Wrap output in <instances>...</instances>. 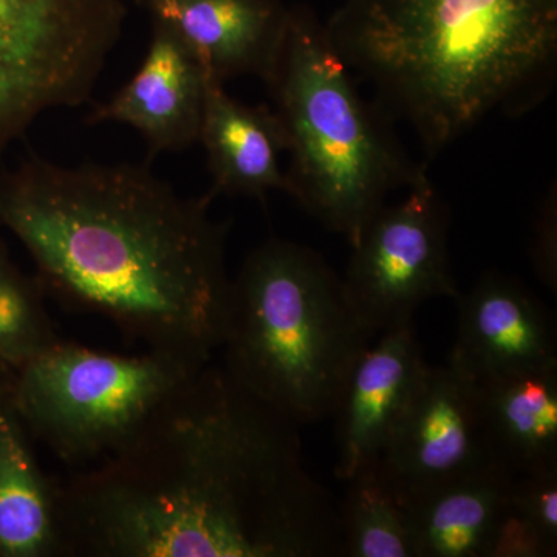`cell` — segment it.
Listing matches in <instances>:
<instances>
[{
  "instance_id": "6da1fadb",
  "label": "cell",
  "mask_w": 557,
  "mask_h": 557,
  "mask_svg": "<svg viewBox=\"0 0 557 557\" xmlns=\"http://www.w3.org/2000/svg\"><path fill=\"white\" fill-rule=\"evenodd\" d=\"M299 424L209 362L126 445L58 483L65 556H343Z\"/></svg>"
},
{
  "instance_id": "7a4b0ae2",
  "label": "cell",
  "mask_w": 557,
  "mask_h": 557,
  "mask_svg": "<svg viewBox=\"0 0 557 557\" xmlns=\"http://www.w3.org/2000/svg\"><path fill=\"white\" fill-rule=\"evenodd\" d=\"M182 196L149 161L0 171V226L24 245L47 296L97 314L143 350L212 361L228 314L230 222Z\"/></svg>"
},
{
  "instance_id": "3957f363",
  "label": "cell",
  "mask_w": 557,
  "mask_h": 557,
  "mask_svg": "<svg viewBox=\"0 0 557 557\" xmlns=\"http://www.w3.org/2000/svg\"><path fill=\"white\" fill-rule=\"evenodd\" d=\"M324 30L429 157L491 113L528 112L555 79L557 0H344Z\"/></svg>"
},
{
  "instance_id": "277c9868",
  "label": "cell",
  "mask_w": 557,
  "mask_h": 557,
  "mask_svg": "<svg viewBox=\"0 0 557 557\" xmlns=\"http://www.w3.org/2000/svg\"><path fill=\"white\" fill-rule=\"evenodd\" d=\"M373 338L327 260L306 245L269 239L231 278L219 350L231 379L300 426L332 417Z\"/></svg>"
},
{
  "instance_id": "5b68a950",
  "label": "cell",
  "mask_w": 557,
  "mask_h": 557,
  "mask_svg": "<svg viewBox=\"0 0 557 557\" xmlns=\"http://www.w3.org/2000/svg\"><path fill=\"white\" fill-rule=\"evenodd\" d=\"M267 86L288 138V196L354 247L388 194L408 188L424 166L362 100L309 7H292Z\"/></svg>"
},
{
  "instance_id": "8992f818",
  "label": "cell",
  "mask_w": 557,
  "mask_h": 557,
  "mask_svg": "<svg viewBox=\"0 0 557 557\" xmlns=\"http://www.w3.org/2000/svg\"><path fill=\"white\" fill-rule=\"evenodd\" d=\"M205 366L164 351L121 355L58 339L14 370L11 408L60 460L98 463Z\"/></svg>"
},
{
  "instance_id": "52a82bcc",
  "label": "cell",
  "mask_w": 557,
  "mask_h": 557,
  "mask_svg": "<svg viewBox=\"0 0 557 557\" xmlns=\"http://www.w3.org/2000/svg\"><path fill=\"white\" fill-rule=\"evenodd\" d=\"M127 14L123 0H0V150L90 101Z\"/></svg>"
},
{
  "instance_id": "ba28073f",
  "label": "cell",
  "mask_w": 557,
  "mask_h": 557,
  "mask_svg": "<svg viewBox=\"0 0 557 557\" xmlns=\"http://www.w3.org/2000/svg\"><path fill=\"white\" fill-rule=\"evenodd\" d=\"M449 215L423 168L405 199L384 203L351 247L344 292L369 332L410 324L421 304L458 296L448 245Z\"/></svg>"
},
{
  "instance_id": "9c48e42d",
  "label": "cell",
  "mask_w": 557,
  "mask_h": 557,
  "mask_svg": "<svg viewBox=\"0 0 557 557\" xmlns=\"http://www.w3.org/2000/svg\"><path fill=\"white\" fill-rule=\"evenodd\" d=\"M487 461L479 384L449 362L429 366L376 461L381 474L405 502Z\"/></svg>"
},
{
  "instance_id": "30bf717a",
  "label": "cell",
  "mask_w": 557,
  "mask_h": 557,
  "mask_svg": "<svg viewBox=\"0 0 557 557\" xmlns=\"http://www.w3.org/2000/svg\"><path fill=\"white\" fill-rule=\"evenodd\" d=\"M456 300L448 362L458 372L482 384L557 368L555 321L518 278L490 271Z\"/></svg>"
},
{
  "instance_id": "8fae6325",
  "label": "cell",
  "mask_w": 557,
  "mask_h": 557,
  "mask_svg": "<svg viewBox=\"0 0 557 557\" xmlns=\"http://www.w3.org/2000/svg\"><path fill=\"white\" fill-rule=\"evenodd\" d=\"M203 70L226 86L239 76L269 83L287 38L292 7L282 0H138Z\"/></svg>"
},
{
  "instance_id": "7c38bea8",
  "label": "cell",
  "mask_w": 557,
  "mask_h": 557,
  "mask_svg": "<svg viewBox=\"0 0 557 557\" xmlns=\"http://www.w3.org/2000/svg\"><path fill=\"white\" fill-rule=\"evenodd\" d=\"M428 368L413 322L381 333L379 343L359 355L332 413L338 445L336 479L347 482L380 460Z\"/></svg>"
},
{
  "instance_id": "4fadbf2b",
  "label": "cell",
  "mask_w": 557,
  "mask_h": 557,
  "mask_svg": "<svg viewBox=\"0 0 557 557\" xmlns=\"http://www.w3.org/2000/svg\"><path fill=\"white\" fill-rule=\"evenodd\" d=\"M207 76L166 28L152 22L148 53L138 72L109 101L95 106L87 126L127 124L160 153L182 152L199 143Z\"/></svg>"
},
{
  "instance_id": "5bb4252c",
  "label": "cell",
  "mask_w": 557,
  "mask_h": 557,
  "mask_svg": "<svg viewBox=\"0 0 557 557\" xmlns=\"http://www.w3.org/2000/svg\"><path fill=\"white\" fill-rule=\"evenodd\" d=\"M199 143L207 152L211 186L207 196L249 197L265 201L274 190L288 193L281 159L288 138L276 110L248 106L225 86L207 79Z\"/></svg>"
},
{
  "instance_id": "9a60e30c",
  "label": "cell",
  "mask_w": 557,
  "mask_h": 557,
  "mask_svg": "<svg viewBox=\"0 0 557 557\" xmlns=\"http://www.w3.org/2000/svg\"><path fill=\"white\" fill-rule=\"evenodd\" d=\"M487 461L403 502L417 557H491L512 479Z\"/></svg>"
},
{
  "instance_id": "2e32d148",
  "label": "cell",
  "mask_w": 557,
  "mask_h": 557,
  "mask_svg": "<svg viewBox=\"0 0 557 557\" xmlns=\"http://www.w3.org/2000/svg\"><path fill=\"white\" fill-rule=\"evenodd\" d=\"M479 405L491 460L515 475L557 468V368L479 384Z\"/></svg>"
},
{
  "instance_id": "e0dca14e",
  "label": "cell",
  "mask_w": 557,
  "mask_h": 557,
  "mask_svg": "<svg viewBox=\"0 0 557 557\" xmlns=\"http://www.w3.org/2000/svg\"><path fill=\"white\" fill-rule=\"evenodd\" d=\"M65 556L58 483L11 405L0 410V557Z\"/></svg>"
},
{
  "instance_id": "ac0fdd59",
  "label": "cell",
  "mask_w": 557,
  "mask_h": 557,
  "mask_svg": "<svg viewBox=\"0 0 557 557\" xmlns=\"http://www.w3.org/2000/svg\"><path fill=\"white\" fill-rule=\"evenodd\" d=\"M346 483L338 502L343 556L417 557L408 509L379 465L359 469Z\"/></svg>"
},
{
  "instance_id": "d6986e66",
  "label": "cell",
  "mask_w": 557,
  "mask_h": 557,
  "mask_svg": "<svg viewBox=\"0 0 557 557\" xmlns=\"http://www.w3.org/2000/svg\"><path fill=\"white\" fill-rule=\"evenodd\" d=\"M557 553V468L516 475L491 557Z\"/></svg>"
},
{
  "instance_id": "ffe728a7",
  "label": "cell",
  "mask_w": 557,
  "mask_h": 557,
  "mask_svg": "<svg viewBox=\"0 0 557 557\" xmlns=\"http://www.w3.org/2000/svg\"><path fill=\"white\" fill-rule=\"evenodd\" d=\"M46 298L36 276L0 259V362L13 372L60 339Z\"/></svg>"
},
{
  "instance_id": "44dd1931",
  "label": "cell",
  "mask_w": 557,
  "mask_h": 557,
  "mask_svg": "<svg viewBox=\"0 0 557 557\" xmlns=\"http://www.w3.org/2000/svg\"><path fill=\"white\" fill-rule=\"evenodd\" d=\"M534 244L531 249L534 270L542 284L557 292V197L556 186L548 190L539 209Z\"/></svg>"
},
{
  "instance_id": "7402d4cb",
  "label": "cell",
  "mask_w": 557,
  "mask_h": 557,
  "mask_svg": "<svg viewBox=\"0 0 557 557\" xmlns=\"http://www.w3.org/2000/svg\"><path fill=\"white\" fill-rule=\"evenodd\" d=\"M11 386H13V370L0 362V410L11 405Z\"/></svg>"
},
{
  "instance_id": "603a6c76",
  "label": "cell",
  "mask_w": 557,
  "mask_h": 557,
  "mask_svg": "<svg viewBox=\"0 0 557 557\" xmlns=\"http://www.w3.org/2000/svg\"><path fill=\"white\" fill-rule=\"evenodd\" d=\"M2 230V226H0ZM9 258V248H7L5 240H3L2 233H0V259Z\"/></svg>"
}]
</instances>
